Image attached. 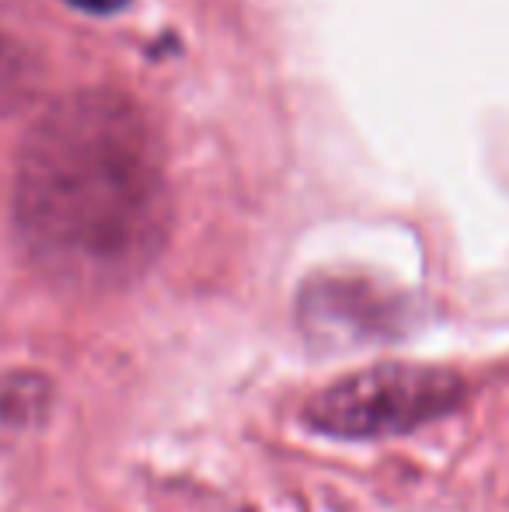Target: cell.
Segmentation results:
<instances>
[{
  "label": "cell",
  "mask_w": 509,
  "mask_h": 512,
  "mask_svg": "<svg viewBox=\"0 0 509 512\" xmlns=\"http://www.w3.org/2000/svg\"><path fill=\"white\" fill-rule=\"evenodd\" d=\"M468 394V377L450 366L377 363L311 394L300 418L328 439H391L461 411Z\"/></svg>",
  "instance_id": "cell-2"
},
{
  "label": "cell",
  "mask_w": 509,
  "mask_h": 512,
  "mask_svg": "<svg viewBox=\"0 0 509 512\" xmlns=\"http://www.w3.org/2000/svg\"><path fill=\"white\" fill-rule=\"evenodd\" d=\"M53 408V384L32 370L0 373V446L18 443L46 422Z\"/></svg>",
  "instance_id": "cell-4"
},
{
  "label": "cell",
  "mask_w": 509,
  "mask_h": 512,
  "mask_svg": "<svg viewBox=\"0 0 509 512\" xmlns=\"http://www.w3.org/2000/svg\"><path fill=\"white\" fill-rule=\"evenodd\" d=\"M39 88V63L14 32L0 28V115L25 108Z\"/></svg>",
  "instance_id": "cell-5"
},
{
  "label": "cell",
  "mask_w": 509,
  "mask_h": 512,
  "mask_svg": "<svg viewBox=\"0 0 509 512\" xmlns=\"http://www.w3.org/2000/svg\"><path fill=\"white\" fill-rule=\"evenodd\" d=\"M297 314L307 335L325 345L384 342L401 335V324L408 317L398 293H387L370 279L349 276L311 279L300 290Z\"/></svg>",
  "instance_id": "cell-3"
},
{
  "label": "cell",
  "mask_w": 509,
  "mask_h": 512,
  "mask_svg": "<svg viewBox=\"0 0 509 512\" xmlns=\"http://www.w3.org/2000/svg\"><path fill=\"white\" fill-rule=\"evenodd\" d=\"M11 216L39 276L74 293L136 283L171 237L168 164L133 98L84 88L28 126L14 161Z\"/></svg>",
  "instance_id": "cell-1"
},
{
  "label": "cell",
  "mask_w": 509,
  "mask_h": 512,
  "mask_svg": "<svg viewBox=\"0 0 509 512\" xmlns=\"http://www.w3.org/2000/svg\"><path fill=\"white\" fill-rule=\"evenodd\" d=\"M67 4L84 14H119L123 7H129V0H67Z\"/></svg>",
  "instance_id": "cell-6"
}]
</instances>
